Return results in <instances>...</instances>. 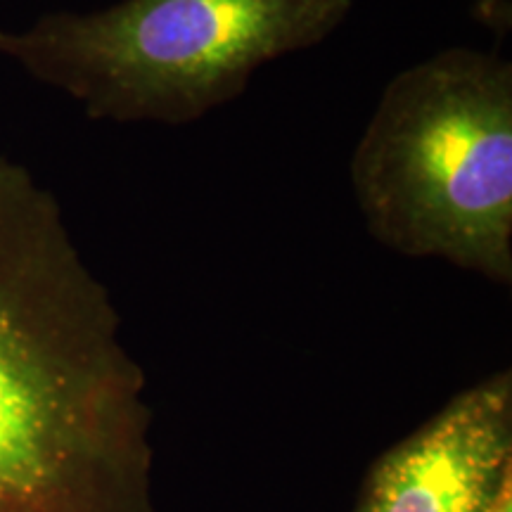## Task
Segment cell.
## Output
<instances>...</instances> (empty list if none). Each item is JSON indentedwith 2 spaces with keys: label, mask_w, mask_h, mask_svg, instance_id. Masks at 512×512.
I'll return each mask as SVG.
<instances>
[{
  "label": "cell",
  "mask_w": 512,
  "mask_h": 512,
  "mask_svg": "<svg viewBox=\"0 0 512 512\" xmlns=\"http://www.w3.org/2000/svg\"><path fill=\"white\" fill-rule=\"evenodd\" d=\"M147 377L53 192L0 157V512H157Z\"/></svg>",
  "instance_id": "1"
},
{
  "label": "cell",
  "mask_w": 512,
  "mask_h": 512,
  "mask_svg": "<svg viewBox=\"0 0 512 512\" xmlns=\"http://www.w3.org/2000/svg\"><path fill=\"white\" fill-rule=\"evenodd\" d=\"M368 233L512 283V64L446 48L384 86L349 162Z\"/></svg>",
  "instance_id": "2"
},
{
  "label": "cell",
  "mask_w": 512,
  "mask_h": 512,
  "mask_svg": "<svg viewBox=\"0 0 512 512\" xmlns=\"http://www.w3.org/2000/svg\"><path fill=\"white\" fill-rule=\"evenodd\" d=\"M354 0H121L0 29V55L117 124L188 126L240 98L268 62L316 48Z\"/></svg>",
  "instance_id": "3"
},
{
  "label": "cell",
  "mask_w": 512,
  "mask_h": 512,
  "mask_svg": "<svg viewBox=\"0 0 512 512\" xmlns=\"http://www.w3.org/2000/svg\"><path fill=\"white\" fill-rule=\"evenodd\" d=\"M512 491V375L458 392L370 465L354 512H494Z\"/></svg>",
  "instance_id": "4"
},
{
  "label": "cell",
  "mask_w": 512,
  "mask_h": 512,
  "mask_svg": "<svg viewBox=\"0 0 512 512\" xmlns=\"http://www.w3.org/2000/svg\"><path fill=\"white\" fill-rule=\"evenodd\" d=\"M494 512H512V491H508V494H505L501 501H498Z\"/></svg>",
  "instance_id": "5"
}]
</instances>
